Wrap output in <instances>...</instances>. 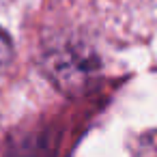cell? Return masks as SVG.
<instances>
[{"label": "cell", "instance_id": "obj_2", "mask_svg": "<svg viewBox=\"0 0 157 157\" xmlns=\"http://www.w3.org/2000/svg\"><path fill=\"white\" fill-rule=\"evenodd\" d=\"M11 56H13V45H11V39L9 35L0 28V71H2L9 63H11Z\"/></svg>", "mask_w": 157, "mask_h": 157}, {"label": "cell", "instance_id": "obj_1", "mask_svg": "<svg viewBox=\"0 0 157 157\" xmlns=\"http://www.w3.org/2000/svg\"><path fill=\"white\" fill-rule=\"evenodd\" d=\"M136 157H157V131H148L138 140Z\"/></svg>", "mask_w": 157, "mask_h": 157}]
</instances>
